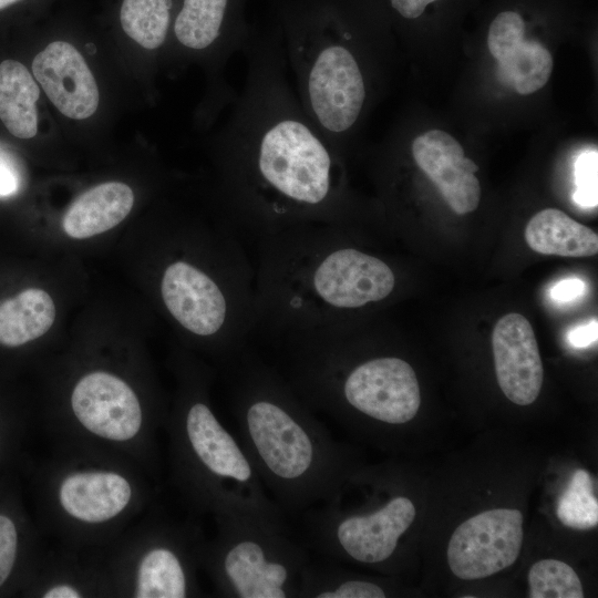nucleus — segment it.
Wrapping results in <instances>:
<instances>
[{"mask_svg":"<svg viewBox=\"0 0 598 598\" xmlns=\"http://www.w3.org/2000/svg\"><path fill=\"white\" fill-rule=\"evenodd\" d=\"M241 52L245 83L217 141L223 217L256 240L300 225L346 226L343 161L289 84L276 21L251 23Z\"/></svg>","mask_w":598,"mask_h":598,"instance_id":"f257e3e1","label":"nucleus"},{"mask_svg":"<svg viewBox=\"0 0 598 598\" xmlns=\"http://www.w3.org/2000/svg\"><path fill=\"white\" fill-rule=\"evenodd\" d=\"M256 332L270 339L350 320L381 303L398 278L349 243L346 226L300 225L257 240Z\"/></svg>","mask_w":598,"mask_h":598,"instance_id":"f03ea898","label":"nucleus"},{"mask_svg":"<svg viewBox=\"0 0 598 598\" xmlns=\"http://www.w3.org/2000/svg\"><path fill=\"white\" fill-rule=\"evenodd\" d=\"M227 368L240 444L272 501L298 515L334 497L349 462L315 412L249 348Z\"/></svg>","mask_w":598,"mask_h":598,"instance_id":"7ed1b4c3","label":"nucleus"},{"mask_svg":"<svg viewBox=\"0 0 598 598\" xmlns=\"http://www.w3.org/2000/svg\"><path fill=\"white\" fill-rule=\"evenodd\" d=\"M179 368V389L165 430L172 481L196 514L214 520L247 519L287 528L240 442L216 414L208 374L190 361Z\"/></svg>","mask_w":598,"mask_h":598,"instance_id":"20e7f679","label":"nucleus"},{"mask_svg":"<svg viewBox=\"0 0 598 598\" xmlns=\"http://www.w3.org/2000/svg\"><path fill=\"white\" fill-rule=\"evenodd\" d=\"M306 114L343 161L369 100L350 0H269Z\"/></svg>","mask_w":598,"mask_h":598,"instance_id":"39448f33","label":"nucleus"},{"mask_svg":"<svg viewBox=\"0 0 598 598\" xmlns=\"http://www.w3.org/2000/svg\"><path fill=\"white\" fill-rule=\"evenodd\" d=\"M147 477L122 456L58 447L42 476L48 533L60 546L104 551L146 514L153 498Z\"/></svg>","mask_w":598,"mask_h":598,"instance_id":"423d86ee","label":"nucleus"},{"mask_svg":"<svg viewBox=\"0 0 598 598\" xmlns=\"http://www.w3.org/2000/svg\"><path fill=\"white\" fill-rule=\"evenodd\" d=\"M205 540L192 522L144 516L101 553L112 598L203 596L198 573Z\"/></svg>","mask_w":598,"mask_h":598,"instance_id":"0eeeda50","label":"nucleus"},{"mask_svg":"<svg viewBox=\"0 0 598 598\" xmlns=\"http://www.w3.org/2000/svg\"><path fill=\"white\" fill-rule=\"evenodd\" d=\"M216 534L205 540L200 568L217 596L296 598L309 549L288 528L247 519L215 520Z\"/></svg>","mask_w":598,"mask_h":598,"instance_id":"6e6552de","label":"nucleus"},{"mask_svg":"<svg viewBox=\"0 0 598 598\" xmlns=\"http://www.w3.org/2000/svg\"><path fill=\"white\" fill-rule=\"evenodd\" d=\"M523 515L514 508H494L463 522L452 534L447 563L462 579L494 575L517 559L523 545Z\"/></svg>","mask_w":598,"mask_h":598,"instance_id":"1a4fd4ad","label":"nucleus"},{"mask_svg":"<svg viewBox=\"0 0 598 598\" xmlns=\"http://www.w3.org/2000/svg\"><path fill=\"white\" fill-rule=\"evenodd\" d=\"M247 3L248 0H182L173 21L179 47L207 54L220 85L231 93L236 92L225 82L221 70L234 53L241 52L249 37Z\"/></svg>","mask_w":598,"mask_h":598,"instance_id":"9d476101","label":"nucleus"},{"mask_svg":"<svg viewBox=\"0 0 598 598\" xmlns=\"http://www.w3.org/2000/svg\"><path fill=\"white\" fill-rule=\"evenodd\" d=\"M495 372L505 396L529 405L543 385V363L530 322L519 313L503 316L492 334Z\"/></svg>","mask_w":598,"mask_h":598,"instance_id":"9b49d317","label":"nucleus"},{"mask_svg":"<svg viewBox=\"0 0 598 598\" xmlns=\"http://www.w3.org/2000/svg\"><path fill=\"white\" fill-rule=\"evenodd\" d=\"M411 153L454 213L465 215L477 208L481 186L474 174L478 166L464 156L452 135L441 130L422 133L413 140Z\"/></svg>","mask_w":598,"mask_h":598,"instance_id":"f8f14e48","label":"nucleus"},{"mask_svg":"<svg viewBox=\"0 0 598 598\" xmlns=\"http://www.w3.org/2000/svg\"><path fill=\"white\" fill-rule=\"evenodd\" d=\"M487 48L497 62V78L520 95L532 94L548 82L553 58L546 47L525 38V22L515 11L498 13L489 25Z\"/></svg>","mask_w":598,"mask_h":598,"instance_id":"ddd939ff","label":"nucleus"},{"mask_svg":"<svg viewBox=\"0 0 598 598\" xmlns=\"http://www.w3.org/2000/svg\"><path fill=\"white\" fill-rule=\"evenodd\" d=\"M32 72L53 105L66 117L84 120L95 113L100 102L97 84L72 44L50 43L33 59Z\"/></svg>","mask_w":598,"mask_h":598,"instance_id":"4468645a","label":"nucleus"},{"mask_svg":"<svg viewBox=\"0 0 598 598\" xmlns=\"http://www.w3.org/2000/svg\"><path fill=\"white\" fill-rule=\"evenodd\" d=\"M30 592L40 598H110L102 554L60 546L41 557Z\"/></svg>","mask_w":598,"mask_h":598,"instance_id":"2eb2a0df","label":"nucleus"},{"mask_svg":"<svg viewBox=\"0 0 598 598\" xmlns=\"http://www.w3.org/2000/svg\"><path fill=\"white\" fill-rule=\"evenodd\" d=\"M133 204L134 194L126 184H100L72 203L63 217V230L75 239L102 234L118 225L130 214Z\"/></svg>","mask_w":598,"mask_h":598,"instance_id":"dca6fc26","label":"nucleus"},{"mask_svg":"<svg viewBox=\"0 0 598 598\" xmlns=\"http://www.w3.org/2000/svg\"><path fill=\"white\" fill-rule=\"evenodd\" d=\"M525 240L542 255L590 257L598 252L597 234L556 208L543 209L529 219Z\"/></svg>","mask_w":598,"mask_h":598,"instance_id":"f3484780","label":"nucleus"},{"mask_svg":"<svg viewBox=\"0 0 598 598\" xmlns=\"http://www.w3.org/2000/svg\"><path fill=\"white\" fill-rule=\"evenodd\" d=\"M51 296L29 288L0 303V344L18 348L47 333L55 319Z\"/></svg>","mask_w":598,"mask_h":598,"instance_id":"a211bd4d","label":"nucleus"},{"mask_svg":"<svg viewBox=\"0 0 598 598\" xmlns=\"http://www.w3.org/2000/svg\"><path fill=\"white\" fill-rule=\"evenodd\" d=\"M40 90L20 62L0 63V120L16 137L31 138L38 132L37 101Z\"/></svg>","mask_w":598,"mask_h":598,"instance_id":"6ab92c4d","label":"nucleus"},{"mask_svg":"<svg viewBox=\"0 0 598 598\" xmlns=\"http://www.w3.org/2000/svg\"><path fill=\"white\" fill-rule=\"evenodd\" d=\"M383 585L349 575L322 557L305 566L299 584V598H384Z\"/></svg>","mask_w":598,"mask_h":598,"instance_id":"aec40b11","label":"nucleus"},{"mask_svg":"<svg viewBox=\"0 0 598 598\" xmlns=\"http://www.w3.org/2000/svg\"><path fill=\"white\" fill-rule=\"evenodd\" d=\"M120 21L125 33L147 50L166 41L172 22L171 0H123Z\"/></svg>","mask_w":598,"mask_h":598,"instance_id":"412c9836","label":"nucleus"},{"mask_svg":"<svg viewBox=\"0 0 598 598\" xmlns=\"http://www.w3.org/2000/svg\"><path fill=\"white\" fill-rule=\"evenodd\" d=\"M556 514L558 519L573 529H590L598 524V501L594 494L591 475L585 470L574 472L560 494Z\"/></svg>","mask_w":598,"mask_h":598,"instance_id":"4be33fe9","label":"nucleus"},{"mask_svg":"<svg viewBox=\"0 0 598 598\" xmlns=\"http://www.w3.org/2000/svg\"><path fill=\"white\" fill-rule=\"evenodd\" d=\"M532 598H582L584 589L576 571L568 564L553 558L535 563L528 571Z\"/></svg>","mask_w":598,"mask_h":598,"instance_id":"5701e85b","label":"nucleus"},{"mask_svg":"<svg viewBox=\"0 0 598 598\" xmlns=\"http://www.w3.org/2000/svg\"><path fill=\"white\" fill-rule=\"evenodd\" d=\"M22 526L12 514L0 511V589L12 578L22 559Z\"/></svg>","mask_w":598,"mask_h":598,"instance_id":"b1692460","label":"nucleus"},{"mask_svg":"<svg viewBox=\"0 0 598 598\" xmlns=\"http://www.w3.org/2000/svg\"><path fill=\"white\" fill-rule=\"evenodd\" d=\"M597 150L582 152L575 163L574 200L581 207L597 206Z\"/></svg>","mask_w":598,"mask_h":598,"instance_id":"393cba45","label":"nucleus"},{"mask_svg":"<svg viewBox=\"0 0 598 598\" xmlns=\"http://www.w3.org/2000/svg\"><path fill=\"white\" fill-rule=\"evenodd\" d=\"M23 182L20 161L7 148L0 145V197L17 194Z\"/></svg>","mask_w":598,"mask_h":598,"instance_id":"a878e982","label":"nucleus"},{"mask_svg":"<svg viewBox=\"0 0 598 598\" xmlns=\"http://www.w3.org/2000/svg\"><path fill=\"white\" fill-rule=\"evenodd\" d=\"M585 289V282L578 278L564 279L553 286L550 297L558 302H568L582 296Z\"/></svg>","mask_w":598,"mask_h":598,"instance_id":"bb28decb","label":"nucleus"},{"mask_svg":"<svg viewBox=\"0 0 598 598\" xmlns=\"http://www.w3.org/2000/svg\"><path fill=\"white\" fill-rule=\"evenodd\" d=\"M390 7L403 19L419 18L425 8L437 0H388Z\"/></svg>","mask_w":598,"mask_h":598,"instance_id":"cd10ccee","label":"nucleus"},{"mask_svg":"<svg viewBox=\"0 0 598 598\" xmlns=\"http://www.w3.org/2000/svg\"><path fill=\"white\" fill-rule=\"evenodd\" d=\"M597 320L578 326L568 332V341L575 348H585L597 341Z\"/></svg>","mask_w":598,"mask_h":598,"instance_id":"c85d7f7f","label":"nucleus"},{"mask_svg":"<svg viewBox=\"0 0 598 598\" xmlns=\"http://www.w3.org/2000/svg\"><path fill=\"white\" fill-rule=\"evenodd\" d=\"M17 1H20V0H0V9L7 8L10 4L16 3Z\"/></svg>","mask_w":598,"mask_h":598,"instance_id":"c756f323","label":"nucleus"}]
</instances>
